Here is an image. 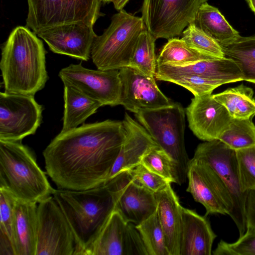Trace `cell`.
Segmentation results:
<instances>
[{
	"label": "cell",
	"instance_id": "obj_1",
	"mask_svg": "<svg viewBox=\"0 0 255 255\" xmlns=\"http://www.w3.org/2000/svg\"><path fill=\"white\" fill-rule=\"evenodd\" d=\"M125 138L123 121L111 120L61 131L43 152L46 173L58 189L85 190L103 185Z\"/></svg>",
	"mask_w": 255,
	"mask_h": 255
},
{
	"label": "cell",
	"instance_id": "obj_2",
	"mask_svg": "<svg viewBox=\"0 0 255 255\" xmlns=\"http://www.w3.org/2000/svg\"><path fill=\"white\" fill-rule=\"evenodd\" d=\"M42 41L27 27L19 26L1 48L0 68L4 91L34 96L48 79Z\"/></svg>",
	"mask_w": 255,
	"mask_h": 255
},
{
	"label": "cell",
	"instance_id": "obj_3",
	"mask_svg": "<svg viewBox=\"0 0 255 255\" xmlns=\"http://www.w3.org/2000/svg\"><path fill=\"white\" fill-rule=\"evenodd\" d=\"M52 195L73 233L74 255H83L115 207L111 193L104 184L85 190L55 189Z\"/></svg>",
	"mask_w": 255,
	"mask_h": 255
},
{
	"label": "cell",
	"instance_id": "obj_4",
	"mask_svg": "<svg viewBox=\"0 0 255 255\" xmlns=\"http://www.w3.org/2000/svg\"><path fill=\"white\" fill-rule=\"evenodd\" d=\"M0 187L6 189L17 200L35 203L55 190L34 155L21 141L0 140Z\"/></svg>",
	"mask_w": 255,
	"mask_h": 255
},
{
	"label": "cell",
	"instance_id": "obj_5",
	"mask_svg": "<svg viewBox=\"0 0 255 255\" xmlns=\"http://www.w3.org/2000/svg\"><path fill=\"white\" fill-rule=\"evenodd\" d=\"M145 28L141 17L124 9L114 14L111 24L95 38L91 57L98 69L119 70L129 66L139 36Z\"/></svg>",
	"mask_w": 255,
	"mask_h": 255
},
{
	"label": "cell",
	"instance_id": "obj_6",
	"mask_svg": "<svg viewBox=\"0 0 255 255\" xmlns=\"http://www.w3.org/2000/svg\"><path fill=\"white\" fill-rule=\"evenodd\" d=\"M185 112L181 104L138 111L134 116L157 145L176 163L181 184L187 179L190 160L185 145Z\"/></svg>",
	"mask_w": 255,
	"mask_h": 255
},
{
	"label": "cell",
	"instance_id": "obj_7",
	"mask_svg": "<svg viewBox=\"0 0 255 255\" xmlns=\"http://www.w3.org/2000/svg\"><path fill=\"white\" fill-rule=\"evenodd\" d=\"M102 0H27L26 27L36 34L52 27L83 23L93 26Z\"/></svg>",
	"mask_w": 255,
	"mask_h": 255
},
{
	"label": "cell",
	"instance_id": "obj_8",
	"mask_svg": "<svg viewBox=\"0 0 255 255\" xmlns=\"http://www.w3.org/2000/svg\"><path fill=\"white\" fill-rule=\"evenodd\" d=\"M193 158L210 165L223 182L232 200L230 216L241 236L246 231L245 209L247 192L241 188L236 150L215 139L199 144Z\"/></svg>",
	"mask_w": 255,
	"mask_h": 255
},
{
	"label": "cell",
	"instance_id": "obj_9",
	"mask_svg": "<svg viewBox=\"0 0 255 255\" xmlns=\"http://www.w3.org/2000/svg\"><path fill=\"white\" fill-rule=\"evenodd\" d=\"M208 0H143L142 16L146 29L156 39L179 36L194 23L197 12Z\"/></svg>",
	"mask_w": 255,
	"mask_h": 255
},
{
	"label": "cell",
	"instance_id": "obj_10",
	"mask_svg": "<svg viewBox=\"0 0 255 255\" xmlns=\"http://www.w3.org/2000/svg\"><path fill=\"white\" fill-rule=\"evenodd\" d=\"M83 255H148L140 235L115 207Z\"/></svg>",
	"mask_w": 255,
	"mask_h": 255
},
{
	"label": "cell",
	"instance_id": "obj_11",
	"mask_svg": "<svg viewBox=\"0 0 255 255\" xmlns=\"http://www.w3.org/2000/svg\"><path fill=\"white\" fill-rule=\"evenodd\" d=\"M75 243L69 225L53 197L37 208L35 255H74Z\"/></svg>",
	"mask_w": 255,
	"mask_h": 255
},
{
	"label": "cell",
	"instance_id": "obj_12",
	"mask_svg": "<svg viewBox=\"0 0 255 255\" xmlns=\"http://www.w3.org/2000/svg\"><path fill=\"white\" fill-rule=\"evenodd\" d=\"M43 108L34 96L0 93V140L21 141L40 126Z\"/></svg>",
	"mask_w": 255,
	"mask_h": 255
},
{
	"label": "cell",
	"instance_id": "obj_13",
	"mask_svg": "<svg viewBox=\"0 0 255 255\" xmlns=\"http://www.w3.org/2000/svg\"><path fill=\"white\" fill-rule=\"evenodd\" d=\"M59 76L64 85L71 86L103 106L121 104L122 85L119 70H93L81 64L62 68Z\"/></svg>",
	"mask_w": 255,
	"mask_h": 255
},
{
	"label": "cell",
	"instance_id": "obj_14",
	"mask_svg": "<svg viewBox=\"0 0 255 255\" xmlns=\"http://www.w3.org/2000/svg\"><path fill=\"white\" fill-rule=\"evenodd\" d=\"M187 192L206 209V217L220 214L230 216L233 208L230 193L214 169L207 163L192 158L187 172Z\"/></svg>",
	"mask_w": 255,
	"mask_h": 255
},
{
	"label": "cell",
	"instance_id": "obj_15",
	"mask_svg": "<svg viewBox=\"0 0 255 255\" xmlns=\"http://www.w3.org/2000/svg\"><path fill=\"white\" fill-rule=\"evenodd\" d=\"M104 184L112 196L115 207L128 222L136 225L156 211L155 194L136 183L127 171Z\"/></svg>",
	"mask_w": 255,
	"mask_h": 255
},
{
	"label": "cell",
	"instance_id": "obj_16",
	"mask_svg": "<svg viewBox=\"0 0 255 255\" xmlns=\"http://www.w3.org/2000/svg\"><path fill=\"white\" fill-rule=\"evenodd\" d=\"M122 85L120 105L135 113L171 105L172 102L159 89L154 77L129 66L119 69Z\"/></svg>",
	"mask_w": 255,
	"mask_h": 255
},
{
	"label": "cell",
	"instance_id": "obj_17",
	"mask_svg": "<svg viewBox=\"0 0 255 255\" xmlns=\"http://www.w3.org/2000/svg\"><path fill=\"white\" fill-rule=\"evenodd\" d=\"M189 127L200 139H218L232 120L227 109L212 93L194 96L186 109Z\"/></svg>",
	"mask_w": 255,
	"mask_h": 255
},
{
	"label": "cell",
	"instance_id": "obj_18",
	"mask_svg": "<svg viewBox=\"0 0 255 255\" xmlns=\"http://www.w3.org/2000/svg\"><path fill=\"white\" fill-rule=\"evenodd\" d=\"M93 27L83 23H69L42 30L36 35L54 53L87 61L97 36Z\"/></svg>",
	"mask_w": 255,
	"mask_h": 255
},
{
	"label": "cell",
	"instance_id": "obj_19",
	"mask_svg": "<svg viewBox=\"0 0 255 255\" xmlns=\"http://www.w3.org/2000/svg\"><path fill=\"white\" fill-rule=\"evenodd\" d=\"M123 122L125 129V140L107 181L140 164L144 154L158 146L144 128L127 113Z\"/></svg>",
	"mask_w": 255,
	"mask_h": 255
},
{
	"label": "cell",
	"instance_id": "obj_20",
	"mask_svg": "<svg viewBox=\"0 0 255 255\" xmlns=\"http://www.w3.org/2000/svg\"><path fill=\"white\" fill-rule=\"evenodd\" d=\"M180 255H211L217 236L206 216L182 208Z\"/></svg>",
	"mask_w": 255,
	"mask_h": 255
},
{
	"label": "cell",
	"instance_id": "obj_21",
	"mask_svg": "<svg viewBox=\"0 0 255 255\" xmlns=\"http://www.w3.org/2000/svg\"><path fill=\"white\" fill-rule=\"evenodd\" d=\"M154 194L157 202L156 211L167 251L169 255H180L182 206L171 183Z\"/></svg>",
	"mask_w": 255,
	"mask_h": 255
},
{
	"label": "cell",
	"instance_id": "obj_22",
	"mask_svg": "<svg viewBox=\"0 0 255 255\" xmlns=\"http://www.w3.org/2000/svg\"><path fill=\"white\" fill-rule=\"evenodd\" d=\"M37 208V203L16 200L11 235L14 255H35Z\"/></svg>",
	"mask_w": 255,
	"mask_h": 255
},
{
	"label": "cell",
	"instance_id": "obj_23",
	"mask_svg": "<svg viewBox=\"0 0 255 255\" xmlns=\"http://www.w3.org/2000/svg\"><path fill=\"white\" fill-rule=\"evenodd\" d=\"M156 70L192 74L224 82L225 84L243 80L241 71L232 59L227 57L203 60L183 66L163 64Z\"/></svg>",
	"mask_w": 255,
	"mask_h": 255
},
{
	"label": "cell",
	"instance_id": "obj_24",
	"mask_svg": "<svg viewBox=\"0 0 255 255\" xmlns=\"http://www.w3.org/2000/svg\"><path fill=\"white\" fill-rule=\"evenodd\" d=\"M64 109L61 131H66L84 123L103 105L76 88L64 85Z\"/></svg>",
	"mask_w": 255,
	"mask_h": 255
},
{
	"label": "cell",
	"instance_id": "obj_25",
	"mask_svg": "<svg viewBox=\"0 0 255 255\" xmlns=\"http://www.w3.org/2000/svg\"><path fill=\"white\" fill-rule=\"evenodd\" d=\"M194 23L215 40L222 47L228 45L240 35L219 10L205 2L198 9Z\"/></svg>",
	"mask_w": 255,
	"mask_h": 255
},
{
	"label": "cell",
	"instance_id": "obj_26",
	"mask_svg": "<svg viewBox=\"0 0 255 255\" xmlns=\"http://www.w3.org/2000/svg\"><path fill=\"white\" fill-rule=\"evenodd\" d=\"M213 96L227 109L233 119H248L255 116L254 91L243 84Z\"/></svg>",
	"mask_w": 255,
	"mask_h": 255
},
{
	"label": "cell",
	"instance_id": "obj_27",
	"mask_svg": "<svg viewBox=\"0 0 255 255\" xmlns=\"http://www.w3.org/2000/svg\"><path fill=\"white\" fill-rule=\"evenodd\" d=\"M222 48L225 57L232 59L240 68L243 80L255 84V36H240Z\"/></svg>",
	"mask_w": 255,
	"mask_h": 255
},
{
	"label": "cell",
	"instance_id": "obj_28",
	"mask_svg": "<svg viewBox=\"0 0 255 255\" xmlns=\"http://www.w3.org/2000/svg\"><path fill=\"white\" fill-rule=\"evenodd\" d=\"M214 58L191 47L182 38H172L163 46L156 58L157 66H183Z\"/></svg>",
	"mask_w": 255,
	"mask_h": 255
},
{
	"label": "cell",
	"instance_id": "obj_29",
	"mask_svg": "<svg viewBox=\"0 0 255 255\" xmlns=\"http://www.w3.org/2000/svg\"><path fill=\"white\" fill-rule=\"evenodd\" d=\"M156 40L145 28L139 35L129 66L154 77L157 67L155 53Z\"/></svg>",
	"mask_w": 255,
	"mask_h": 255
},
{
	"label": "cell",
	"instance_id": "obj_30",
	"mask_svg": "<svg viewBox=\"0 0 255 255\" xmlns=\"http://www.w3.org/2000/svg\"><path fill=\"white\" fill-rule=\"evenodd\" d=\"M253 118L233 119L219 140L236 150L255 144V125Z\"/></svg>",
	"mask_w": 255,
	"mask_h": 255
},
{
	"label": "cell",
	"instance_id": "obj_31",
	"mask_svg": "<svg viewBox=\"0 0 255 255\" xmlns=\"http://www.w3.org/2000/svg\"><path fill=\"white\" fill-rule=\"evenodd\" d=\"M155 77L158 80L175 83L190 91L194 96L212 93L224 82L189 74L156 71Z\"/></svg>",
	"mask_w": 255,
	"mask_h": 255
},
{
	"label": "cell",
	"instance_id": "obj_32",
	"mask_svg": "<svg viewBox=\"0 0 255 255\" xmlns=\"http://www.w3.org/2000/svg\"><path fill=\"white\" fill-rule=\"evenodd\" d=\"M140 163L166 181L181 185L176 163L158 146L147 151L143 156Z\"/></svg>",
	"mask_w": 255,
	"mask_h": 255
},
{
	"label": "cell",
	"instance_id": "obj_33",
	"mask_svg": "<svg viewBox=\"0 0 255 255\" xmlns=\"http://www.w3.org/2000/svg\"><path fill=\"white\" fill-rule=\"evenodd\" d=\"M135 226L148 255H169L156 210L146 219Z\"/></svg>",
	"mask_w": 255,
	"mask_h": 255
},
{
	"label": "cell",
	"instance_id": "obj_34",
	"mask_svg": "<svg viewBox=\"0 0 255 255\" xmlns=\"http://www.w3.org/2000/svg\"><path fill=\"white\" fill-rule=\"evenodd\" d=\"M182 39L191 47L204 54L217 58L225 57L222 47L194 23L183 31Z\"/></svg>",
	"mask_w": 255,
	"mask_h": 255
},
{
	"label": "cell",
	"instance_id": "obj_35",
	"mask_svg": "<svg viewBox=\"0 0 255 255\" xmlns=\"http://www.w3.org/2000/svg\"><path fill=\"white\" fill-rule=\"evenodd\" d=\"M236 153L241 188L247 192L255 188V144Z\"/></svg>",
	"mask_w": 255,
	"mask_h": 255
},
{
	"label": "cell",
	"instance_id": "obj_36",
	"mask_svg": "<svg viewBox=\"0 0 255 255\" xmlns=\"http://www.w3.org/2000/svg\"><path fill=\"white\" fill-rule=\"evenodd\" d=\"M214 255H255V228H247L234 243L221 240L213 251Z\"/></svg>",
	"mask_w": 255,
	"mask_h": 255
},
{
	"label": "cell",
	"instance_id": "obj_37",
	"mask_svg": "<svg viewBox=\"0 0 255 255\" xmlns=\"http://www.w3.org/2000/svg\"><path fill=\"white\" fill-rule=\"evenodd\" d=\"M127 172L136 183L153 193L163 190L170 183L150 171L141 163Z\"/></svg>",
	"mask_w": 255,
	"mask_h": 255
},
{
	"label": "cell",
	"instance_id": "obj_38",
	"mask_svg": "<svg viewBox=\"0 0 255 255\" xmlns=\"http://www.w3.org/2000/svg\"><path fill=\"white\" fill-rule=\"evenodd\" d=\"M16 200L8 190L0 187V232L6 235L10 240L14 207Z\"/></svg>",
	"mask_w": 255,
	"mask_h": 255
},
{
	"label": "cell",
	"instance_id": "obj_39",
	"mask_svg": "<svg viewBox=\"0 0 255 255\" xmlns=\"http://www.w3.org/2000/svg\"><path fill=\"white\" fill-rule=\"evenodd\" d=\"M245 215L247 228H255V188L247 192Z\"/></svg>",
	"mask_w": 255,
	"mask_h": 255
},
{
	"label": "cell",
	"instance_id": "obj_40",
	"mask_svg": "<svg viewBox=\"0 0 255 255\" xmlns=\"http://www.w3.org/2000/svg\"><path fill=\"white\" fill-rule=\"evenodd\" d=\"M0 255H14L10 239L5 234L0 232Z\"/></svg>",
	"mask_w": 255,
	"mask_h": 255
},
{
	"label": "cell",
	"instance_id": "obj_41",
	"mask_svg": "<svg viewBox=\"0 0 255 255\" xmlns=\"http://www.w3.org/2000/svg\"><path fill=\"white\" fill-rule=\"evenodd\" d=\"M129 0H114L112 2L117 10H121L123 9Z\"/></svg>",
	"mask_w": 255,
	"mask_h": 255
},
{
	"label": "cell",
	"instance_id": "obj_42",
	"mask_svg": "<svg viewBox=\"0 0 255 255\" xmlns=\"http://www.w3.org/2000/svg\"><path fill=\"white\" fill-rule=\"evenodd\" d=\"M249 6L253 12L255 13V0H246Z\"/></svg>",
	"mask_w": 255,
	"mask_h": 255
},
{
	"label": "cell",
	"instance_id": "obj_43",
	"mask_svg": "<svg viewBox=\"0 0 255 255\" xmlns=\"http://www.w3.org/2000/svg\"><path fill=\"white\" fill-rule=\"evenodd\" d=\"M114 0H102V1L107 3V2H113Z\"/></svg>",
	"mask_w": 255,
	"mask_h": 255
}]
</instances>
